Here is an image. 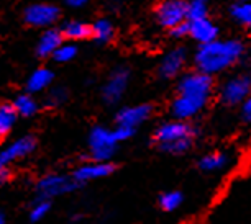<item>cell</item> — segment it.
Returning a JSON list of instances; mask_svg holds the SVG:
<instances>
[{
	"label": "cell",
	"mask_w": 251,
	"mask_h": 224,
	"mask_svg": "<svg viewBox=\"0 0 251 224\" xmlns=\"http://www.w3.org/2000/svg\"><path fill=\"white\" fill-rule=\"evenodd\" d=\"M75 56H77V47H75L74 43H63V45L54 51V54L51 56V58H53L56 63L64 64V63H71Z\"/></svg>",
	"instance_id": "25"
},
{
	"label": "cell",
	"mask_w": 251,
	"mask_h": 224,
	"mask_svg": "<svg viewBox=\"0 0 251 224\" xmlns=\"http://www.w3.org/2000/svg\"><path fill=\"white\" fill-rule=\"evenodd\" d=\"M113 133H115V137L118 139V142L122 141H128L130 137L135 136L136 130H131V128H126V126H117L113 128Z\"/></svg>",
	"instance_id": "28"
},
{
	"label": "cell",
	"mask_w": 251,
	"mask_h": 224,
	"mask_svg": "<svg viewBox=\"0 0 251 224\" xmlns=\"http://www.w3.org/2000/svg\"><path fill=\"white\" fill-rule=\"evenodd\" d=\"M118 146V139L115 137L113 130H108L105 126L92 128L89 134V152L91 159L99 162H110Z\"/></svg>",
	"instance_id": "5"
},
{
	"label": "cell",
	"mask_w": 251,
	"mask_h": 224,
	"mask_svg": "<svg viewBox=\"0 0 251 224\" xmlns=\"http://www.w3.org/2000/svg\"><path fill=\"white\" fill-rule=\"evenodd\" d=\"M228 156L225 152H210V154L202 156L197 162V167L205 174H215L224 170L228 165Z\"/></svg>",
	"instance_id": "17"
},
{
	"label": "cell",
	"mask_w": 251,
	"mask_h": 224,
	"mask_svg": "<svg viewBox=\"0 0 251 224\" xmlns=\"http://www.w3.org/2000/svg\"><path fill=\"white\" fill-rule=\"evenodd\" d=\"M17 110L10 103L0 105V137H5L12 131L13 125L17 121Z\"/></svg>",
	"instance_id": "22"
},
{
	"label": "cell",
	"mask_w": 251,
	"mask_h": 224,
	"mask_svg": "<svg viewBox=\"0 0 251 224\" xmlns=\"http://www.w3.org/2000/svg\"><path fill=\"white\" fill-rule=\"evenodd\" d=\"M80 187L79 182H75L74 177H66V175H58L51 174L46 175L41 180H38L36 183V192H38V200H48L53 197H59V195L74 192Z\"/></svg>",
	"instance_id": "7"
},
{
	"label": "cell",
	"mask_w": 251,
	"mask_h": 224,
	"mask_svg": "<svg viewBox=\"0 0 251 224\" xmlns=\"http://www.w3.org/2000/svg\"><path fill=\"white\" fill-rule=\"evenodd\" d=\"M240 107H241V120L245 123H248V125H251V93Z\"/></svg>",
	"instance_id": "30"
},
{
	"label": "cell",
	"mask_w": 251,
	"mask_h": 224,
	"mask_svg": "<svg viewBox=\"0 0 251 224\" xmlns=\"http://www.w3.org/2000/svg\"><path fill=\"white\" fill-rule=\"evenodd\" d=\"M54 79V74L51 72L48 67H40L35 72H31V75L26 80V90L28 93H38L43 92L45 89H48L51 82Z\"/></svg>",
	"instance_id": "18"
},
{
	"label": "cell",
	"mask_w": 251,
	"mask_h": 224,
	"mask_svg": "<svg viewBox=\"0 0 251 224\" xmlns=\"http://www.w3.org/2000/svg\"><path fill=\"white\" fill-rule=\"evenodd\" d=\"M51 208V204L48 200H38L35 206L31 208V213H30V218L31 221H40V219H43L46 214H48Z\"/></svg>",
	"instance_id": "27"
},
{
	"label": "cell",
	"mask_w": 251,
	"mask_h": 224,
	"mask_svg": "<svg viewBox=\"0 0 251 224\" xmlns=\"http://www.w3.org/2000/svg\"><path fill=\"white\" fill-rule=\"evenodd\" d=\"M230 17L240 26L251 30V0H236L230 5Z\"/></svg>",
	"instance_id": "20"
},
{
	"label": "cell",
	"mask_w": 251,
	"mask_h": 224,
	"mask_svg": "<svg viewBox=\"0 0 251 224\" xmlns=\"http://www.w3.org/2000/svg\"><path fill=\"white\" fill-rule=\"evenodd\" d=\"M153 13L156 23L169 31L179 23L187 22V2L186 0H161L154 7Z\"/></svg>",
	"instance_id": "6"
},
{
	"label": "cell",
	"mask_w": 251,
	"mask_h": 224,
	"mask_svg": "<svg viewBox=\"0 0 251 224\" xmlns=\"http://www.w3.org/2000/svg\"><path fill=\"white\" fill-rule=\"evenodd\" d=\"M251 93V72H236L217 89V98L224 107H238Z\"/></svg>",
	"instance_id": "4"
},
{
	"label": "cell",
	"mask_w": 251,
	"mask_h": 224,
	"mask_svg": "<svg viewBox=\"0 0 251 224\" xmlns=\"http://www.w3.org/2000/svg\"><path fill=\"white\" fill-rule=\"evenodd\" d=\"M59 8L51 3H31L23 12V20L28 26L50 28L59 20Z\"/></svg>",
	"instance_id": "10"
},
{
	"label": "cell",
	"mask_w": 251,
	"mask_h": 224,
	"mask_svg": "<svg viewBox=\"0 0 251 224\" xmlns=\"http://www.w3.org/2000/svg\"><path fill=\"white\" fill-rule=\"evenodd\" d=\"M169 35H171L174 40H182V38L189 36V23L187 22L179 23L177 26H174L169 30Z\"/></svg>",
	"instance_id": "29"
},
{
	"label": "cell",
	"mask_w": 251,
	"mask_h": 224,
	"mask_svg": "<svg viewBox=\"0 0 251 224\" xmlns=\"http://www.w3.org/2000/svg\"><path fill=\"white\" fill-rule=\"evenodd\" d=\"M8 177H10V172H8L7 167H0V183H5Z\"/></svg>",
	"instance_id": "32"
},
{
	"label": "cell",
	"mask_w": 251,
	"mask_h": 224,
	"mask_svg": "<svg viewBox=\"0 0 251 224\" xmlns=\"http://www.w3.org/2000/svg\"><path fill=\"white\" fill-rule=\"evenodd\" d=\"M68 97H69V93L64 87H54V89H51V92L48 93V97H46L45 105L50 108L61 107L64 102H68Z\"/></svg>",
	"instance_id": "26"
},
{
	"label": "cell",
	"mask_w": 251,
	"mask_h": 224,
	"mask_svg": "<svg viewBox=\"0 0 251 224\" xmlns=\"http://www.w3.org/2000/svg\"><path fill=\"white\" fill-rule=\"evenodd\" d=\"M187 64V51L186 47L177 46L173 47L171 51H168L161 58L156 74L161 80H173L176 77H181L184 67Z\"/></svg>",
	"instance_id": "9"
},
{
	"label": "cell",
	"mask_w": 251,
	"mask_h": 224,
	"mask_svg": "<svg viewBox=\"0 0 251 224\" xmlns=\"http://www.w3.org/2000/svg\"><path fill=\"white\" fill-rule=\"evenodd\" d=\"M187 23H189V38L196 41L197 45H207L210 41L219 40L220 28L208 17L197 18V20H187Z\"/></svg>",
	"instance_id": "13"
},
{
	"label": "cell",
	"mask_w": 251,
	"mask_h": 224,
	"mask_svg": "<svg viewBox=\"0 0 251 224\" xmlns=\"http://www.w3.org/2000/svg\"><path fill=\"white\" fill-rule=\"evenodd\" d=\"M184 203V195L179 190H169L159 195L158 204L164 213H174L182 206Z\"/></svg>",
	"instance_id": "21"
},
{
	"label": "cell",
	"mask_w": 251,
	"mask_h": 224,
	"mask_svg": "<svg viewBox=\"0 0 251 224\" xmlns=\"http://www.w3.org/2000/svg\"><path fill=\"white\" fill-rule=\"evenodd\" d=\"M13 107H15L17 113L20 116H33L38 112V103L36 100L31 97L30 93H23L18 95L13 102Z\"/></svg>",
	"instance_id": "23"
},
{
	"label": "cell",
	"mask_w": 251,
	"mask_h": 224,
	"mask_svg": "<svg viewBox=\"0 0 251 224\" xmlns=\"http://www.w3.org/2000/svg\"><path fill=\"white\" fill-rule=\"evenodd\" d=\"M246 54V46L240 40H215L207 45H199L194 52V66L208 75L224 74L235 67Z\"/></svg>",
	"instance_id": "2"
},
{
	"label": "cell",
	"mask_w": 251,
	"mask_h": 224,
	"mask_svg": "<svg viewBox=\"0 0 251 224\" xmlns=\"http://www.w3.org/2000/svg\"><path fill=\"white\" fill-rule=\"evenodd\" d=\"M92 35L91 38L97 45H107L115 38V26L108 18H97L92 23Z\"/></svg>",
	"instance_id": "19"
},
{
	"label": "cell",
	"mask_w": 251,
	"mask_h": 224,
	"mask_svg": "<svg viewBox=\"0 0 251 224\" xmlns=\"http://www.w3.org/2000/svg\"><path fill=\"white\" fill-rule=\"evenodd\" d=\"M35 147H36V139L33 136L20 137V139L12 142L10 146L0 152V167H7L10 162L31 154V152L35 151Z\"/></svg>",
	"instance_id": "14"
},
{
	"label": "cell",
	"mask_w": 251,
	"mask_h": 224,
	"mask_svg": "<svg viewBox=\"0 0 251 224\" xmlns=\"http://www.w3.org/2000/svg\"><path fill=\"white\" fill-rule=\"evenodd\" d=\"M154 113L153 105L150 103H138L130 105V107H123L118 110L115 115V125L117 126H126L131 130H138V128L150 120Z\"/></svg>",
	"instance_id": "11"
},
{
	"label": "cell",
	"mask_w": 251,
	"mask_h": 224,
	"mask_svg": "<svg viewBox=\"0 0 251 224\" xmlns=\"http://www.w3.org/2000/svg\"><path fill=\"white\" fill-rule=\"evenodd\" d=\"M214 90L215 84L212 75L197 69L182 74L176 85V97L169 105V113L177 120H194L210 103Z\"/></svg>",
	"instance_id": "1"
},
{
	"label": "cell",
	"mask_w": 251,
	"mask_h": 224,
	"mask_svg": "<svg viewBox=\"0 0 251 224\" xmlns=\"http://www.w3.org/2000/svg\"><path fill=\"white\" fill-rule=\"evenodd\" d=\"M115 172V165L112 162H99V160H91L87 164H82L80 167L74 170L73 177L75 182H79L80 185L92 182V180L99 179H105Z\"/></svg>",
	"instance_id": "12"
},
{
	"label": "cell",
	"mask_w": 251,
	"mask_h": 224,
	"mask_svg": "<svg viewBox=\"0 0 251 224\" xmlns=\"http://www.w3.org/2000/svg\"><path fill=\"white\" fill-rule=\"evenodd\" d=\"M64 43V36L61 30L48 28L41 33L40 40L36 43V56L38 58H50L54 54V51Z\"/></svg>",
	"instance_id": "15"
},
{
	"label": "cell",
	"mask_w": 251,
	"mask_h": 224,
	"mask_svg": "<svg viewBox=\"0 0 251 224\" xmlns=\"http://www.w3.org/2000/svg\"><path fill=\"white\" fill-rule=\"evenodd\" d=\"M0 224H3V214L0 213Z\"/></svg>",
	"instance_id": "33"
},
{
	"label": "cell",
	"mask_w": 251,
	"mask_h": 224,
	"mask_svg": "<svg viewBox=\"0 0 251 224\" xmlns=\"http://www.w3.org/2000/svg\"><path fill=\"white\" fill-rule=\"evenodd\" d=\"M64 2H66V5L71 8H82V7H86L91 0H64Z\"/></svg>",
	"instance_id": "31"
},
{
	"label": "cell",
	"mask_w": 251,
	"mask_h": 224,
	"mask_svg": "<svg viewBox=\"0 0 251 224\" xmlns=\"http://www.w3.org/2000/svg\"><path fill=\"white\" fill-rule=\"evenodd\" d=\"M61 33L68 41H82L91 38L92 26L82 20H69L61 26Z\"/></svg>",
	"instance_id": "16"
},
{
	"label": "cell",
	"mask_w": 251,
	"mask_h": 224,
	"mask_svg": "<svg viewBox=\"0 0 251 224\" xmlns=\"http://www.w3.org/2000/svg\"><path fill=\"white\" fill-rule=\"evenodd\" d=\"M212 0H191L187 2V20L208 17V5Z\"/></svg>",
	"instance_id": "24"
},
{
	"label": "cell",
	"mask_w": 251,
	"mask_h": 224,
	"mask_svg": "<svg viewBox=\"0 0 251 224\" xmlns=\"http://www.w3.org/2000/svg\"><path fill=\"white\" fill-rule=\"evenodd\" d=\"M199 130L187 120L171 118L159 123L151 134V142L159 152L169 156H182L192 149Z\"/></svg>",
	"instance_id": "3"
},
{
	"label": "cell",
	"mask_w": 251,
	"mask_h": 224,
	"mask_svg": "<svg viewBox=\"0 0 251 224\" xmlns=\"http://www.w3.org/2000/svg\"><path fill=\"white\" fill-rule=\"evenodd\" d=\"M131 72L128 67L120 66L115 67L108 75L107 82L102 87V100L107 105H117L126 93V89L130 85Z\"/></svg>",
	"instance_id": "8"
}]
</instances>
